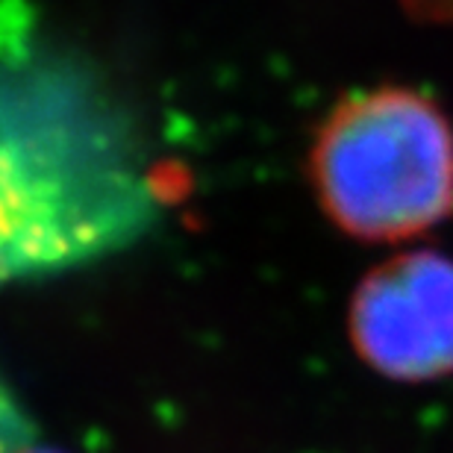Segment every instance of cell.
Returning <instances> with one entry per match:
<instances>
[{
	"label": "cell",
	"mask_w": 453,
	"mask_h": 453,
	"mask_svg": "<svg viewBox=\"0 0 453 453\" xmlns=\"http://www.w3.org/2000/svg\"><path fill=\"white\" fill-rule=\"evenodd\" d=\"M159 201L142 133L33 0H0V286L133 244Z\"/></svg>",
	"instance_id": "1"
},
{
	"label": "cell",
	"mask_w": 453,
	"mask_h": 453,
	"mask_svg": "<svg viewBox=\"0 0 453 453\" xmlns=\"http://www.w3.org/2000/svg\"><path fill=\"white\" fill-rule=\"evenodd\" d=\"M315 195L333 224L362 242H403L453 212V124L406 86L357 92L312 144Z\"/></svg>",
	"instance_id": "2"
},
{
	"label": "cell",
	"mask_w": 453,
	"mask_h": 453,
	"mask_svg": "<svg viewBox=\"0 0 453 453\" xmlns=\"http://www.w3.org/2000/svg\"><path fill=\"white\" fill-rule=\"evenodd\" d=\"M350 339L377 374L401 383L453 374V259L410 250L377 265L353 295Z\"/></svg>",
	"instance_id": "3"
},
{
	"label": "cell",
	"mask_w": 453,
	"mask_h": 453,
	"mask_svg": "<svg viewBox=\"0 0 453 453\" xmlns=\"http://www.w3.org/2000/svg\"><path fill=\"white\" fill-rule=\"evenodd\" d=\"M0 453H65L50 445V439L30 418L21 397L4 383V377H0Z\"/></svg>",
	"instance_id": "4"
}]
</instances>
